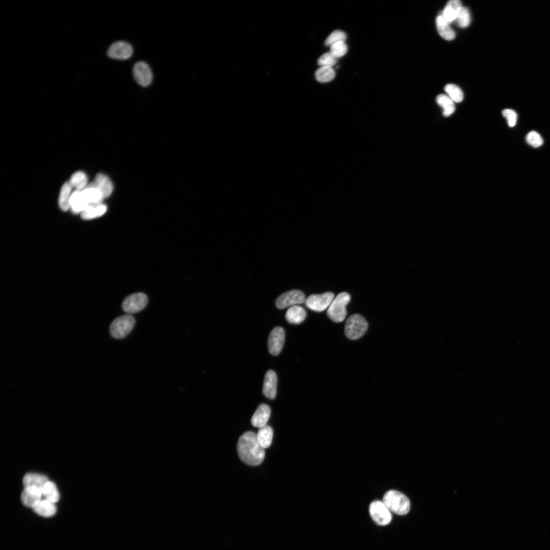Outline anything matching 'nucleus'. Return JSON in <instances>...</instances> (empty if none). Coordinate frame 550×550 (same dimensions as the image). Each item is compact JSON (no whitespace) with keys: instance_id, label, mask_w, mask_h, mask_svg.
Masks as SVG:
<instances>
[{"instance_id":"1","label":"nucleus","mask_w":550,"mask_h":550,"mask_svg":"<svg viewBox=\"0 0 550 550\" xmlns=\"http://www.w3.org/2000/svg\"><path fill=\"white\" fill-rule=\"evenodd\" d=\"M237 448L240 459L247 465L256 466L263 462L264 449L258 442L255 433L247 431L242 435L239 439Z\"/></svg>"},{"instance_id":"2","label":"nucleus","mask_w":550,"mask_h":550,"mask_svg":"<svg viewBox=\"0 0 550 550\" xmlns=\"http://www.w3.org/2000/svg\"><path fill=\"white\" fill-rule=\"evenodd\" d=\"M383 500L389 510L397 515H406L410 510L409 499L402 493L398 491H388L384 495Z\"/></svg>"},{"instance_id":"3","label":"nucleus","mask_w":550,"mask_h":550,"mask_svg":"<svg viewBox=\"0 0 550 550\" xmlns=\"http://www.w3.org/2000/svg\"><path fill=\"white\" fill-rule=\"evenodd\" d=\"M350 300V296L348 293L343 292L338 294L328 308V317L335 323L344 321L347 315L346 307Z\"/></svg>"},{"instance_id":"4","label":"nucleus","mask_w":550,"mask_h":550,"mask_svg":"<svg viewBox=\"0 0 550 550\" xmlns=\"http://www.w3.org/2000/svg\"><path fill=\"white\" fill-rule=\"evenodd\" d=\"M368 323L360 315L351 316L345 326L346 336L350 340H357L362 337L368 330Z\"/></svg>"},{"instance_id":"5","label":"nucleus","mask_w":550,"mask_h":550,"mask_svg":"<svg viewBox=\"0 0 550 550\" xmlns=\"http://www.w3.org/2000/svg\"><path fill=\"white\" fill-rule=\"evenodd\" d=\"M135 325L134 318L130 315L121 316L115 319L110 327L111 336L115 339L126 337L133 329Z\"/></svg>"},{"instance_id":"6","label":"nucleus","mask_w":550,"mask_h":550,"mask_svg":"<svg viewBox=\"0 0 550 550\" xmlns=\"http://www.w3.org/2000/svg\"><path fill=\"white\" fill-rule=\"evenodd\" d=\"M369 511L373 520L379 525L386 526L391 522V513L383 502L373 501L370 506Z\"/></svg>"},{"instance_id":"7","label":"nucleus","mask_w":550,"mask_h":550,"mask_svg":"<svg viewBox=\"0 0 550 550\" xmlns=\"http://www.w3.org/2000/svg\"><path fill=\"white\" fill-rule=\"evenodd\" d=\"M335 298L333 293L327 292L320 295H312L305 301L306 306L316 312H322L329 307Z\"/></svg>"},{"instance_id":"8","label":"nucleus","mask_w":550,"mask_h":550,"mask_svg":"<svg viewBox=\"0 0 550 550\" xmlns=\"http://www.w3.org/2000/svg\"><path fill=\"white\" fill-rule=\"evenodd\" d=\"M148 298L143 293H135L127 297L122 305L125 312L130 314L138 313L142 310L147 305Z\"/></svg>"},{"instance_id":"9","label":"nucleus","mask_w":550,"mask_h":550,"mask_svg":"<svg viewBox=\"0 0 550 550\" xmlns=\"http://www.w3.org/2000/svg\"><path fill=\"white\" fill-rule=\"evenodd\" d=\"M134 53L133 48L125 41H117L109 47L107 54L111 59L118 60H126L130 59Z\"/></svg>"},{"instance_id":"10","label":"nucleus","mask_w":550,"mask_h":550,"mask_svg":"<svg viewBox=\"0 0 550 550\" xmlns=\"http://www.w3.org/2000/svg\"><path fill=\"white\" fill-rule=\"evenodd\" d=\"M304 294L300 291L293 290L280 296L276 301V306L280 309L294 306L305 302Z\"/></svg>"},{"instance_id":"11","label":"nucleus","mask_w":550,"mask_h":550,"mask_svg":"<svg viewBox=\"0 0 550 550\" xmlns=\"http://www.w3.org/2000/svg\"><path fill=\"white\" fill-rule=\"evenodd\" d=\"M285 341V332L280 327L272 330L268 337V349L273 356L279 355L282 351Z\"/></svg>"},{"instance_id":"12","label":"nucleus","mask_w":550,"mask_h":550,"mask_svg":"<svg viewBox=\"0 0 550 550\" xmlns=\"http://www.w3.org/2000/svg\"><path fill=\"white\" fill-rule=\"evenodd\" d=\"M133 75L137 83L143 87L149 86L153 80V74L149 65L144 61H139L134 66Z\"/></svg>"},{"instance_id":"13","label":"nucleus","mask_w":550,"mask_h":550,"mask_svg":"<svg viewBox=\"0 0 550 550\" xmlns=\"http://www.w3.org/2000/svg\"><path fill=\"white\" fill-rule=\"evenodd\" d=\"M87 186L99 190L105 199L109 197L113 191V186L110 179L105 175L99 173L95 179Z\"/></svg>"},{"instance_id":"14","label":"nucleus","mask_w":550,"mask_h":550,"mask_svg":"<svg viewBox=\"0 0 550 550\" xmlns=\"http://www.w3.org/2000/svg\"><path fill=\"white\" fill-rule=\"evenodd\" d=\"M278 377L277 374L272 370L267 372L265 374L262 392L268 399L273 400L277 395Z\"/></svg>"},{"instance_id":"15","label":"nucleus","mask_w":550,"mask_h":550,"mask_svg":"<svg viewBox=\"0 0 550 550\" xmlns=\"http://www.w3.org/2000/svg\"><path fill=\"white\" fill-rule=\"evenodd\" d=\"M43 497L42 489L35 487H24L21 494V501L24 505L30 508L33 507Z\"/></svg>"},{"instance_id":"16","label":"nucleus","mask_w":550,"mask_h":550,"mask_svg":"<svg viewBox=\"0 0 550 550\" xmlns=\"http://www.w3.org/2000/svg\"><path fill=\"white\" fill-rule=\"evenodd\" d=\"M270 415V409L266 404H261L257 408L252 419V425L260 428L267 425Z\"/></svg>"},{"instance_id":"17","label":"nucleus","mask_w":550,"mask_h":550,"mask_svg":"<svg viewBox=\"0 0 550 550\" xmlns=\"http://www.w3.org/2000/svg\"><path fill=\"white\" fill-rule=\"evenodd\" d=\"M33 511L40 516L50 518L54 516L57 512V507L54 503L46 499H42L32 508Z\"/></svg>"},{"instance_id":"18","label":"nucleus","mask_w":550,"mask_h":550,"mask_svg":"<svg viewBox=\"0 0 550 550\" xmlns=\"http://www.w3.org/2000/svg\"><path fill=\"white\" fill-rule=\"evenodd\" d=\"M463 6L459 0L448 2L441 15L449 24L455 21L457 16Z\"/></svg>"},{"instance_id":"19","label":"nucleus","mask_w":550,"mask_h":550,"mask_svg":"<svg viewBox=\"0 0 550 550\" xmlns=\"http://www.w3.org/2000/svg\"><path fill=\"white\" fill-rule=\"evenodd\" d=\"M89 206L81 191L75 190L72 193L70 201V209L73 213H82Z\"/></svg>"},{"instance_id":"20","label":"nucleus","mask_w":550,"mask_h":550,"mask_svg":"<svg viewBox=\"0 0 550 550\" xmlns=\"http://www.w3.org/2000/svg\"><path fill=\"white\" fill-rule=\"evenodd\" d=\"M81 191L84 198L90 206L101 204L105 199L102 193L95 188L87 186Z\"/></svg>"},{"instance_id":"21","label":"nucleus","mask_w":550,"mask_h":550,"mask_svg":"<svg viewBox=\"0 0 550 550\" xmlns=\"http://www.w3.org/2000/svg\"><path fill=\"white\" fill-rule=\"evenodd\" d=\"M306 316L305 310L302 307L296 305L288 309L286 317L290 323L297 325L302 323L305 320Z\"/></svg>"},{"instance_id":"22","label":"nucleus","mask_w":550,"mask_h":550,"mask_svg":"<svg viewBox=\"0 0 550 550\" xmlns=\"http://www.w3.org/2000/svg\"><path fill=\"white\" fill-rule=\"evenodd\" d=\"M73 187L69 182H66L61 188L59 198V206L60 208L64 212H66L70 209V201L72 193Z\"/></svg>"},{"instance_id":"23","label":"nucleus","mask_w":550,"mask_h":550,"mask_svg":"<svg viewBox=\"0 0 550 550\" xmlns=\"http://www.w3.org/2000/svg\"><path fill=\"white\" fill-rule=\"evenodd\" d=\"M437 27L439 34L447 41H452L455 37L454 31L449 25V23L441 16H439L436 20Z\"/></svg>"},{"instance_id":"24","label":"nucleus","mask_w":550,"mask_h":550,"mask_svg":"<svg viewBox=\"0 0 550 550\" xmlns=\"http://www.w3.org/2000/svg\"><path fill=\"white\" fill-rule=\"evenodd\" d=\"M107 210V207L103 204L88 207L81 213V217L84 220H91L102 216Z\"/></svg>"},{"instance_id":"25","label":"nucleus","mask_w":550,"mask_h":550,"mask_svg":"<svg viewBox=\"0 0 550 550\" xmlns=\"http://www.w3.org/2000/svg\"><path fill=\"white\" fill-rule=\"evenodd\" d=\"M256 436L258 442L264 449L270 447L273 438V430L270 426L266 425L259 428Z\"/></svg>"},{"instance_id":"26","label":"nucleus","mask_w":550,"mask_h":550,"mask_svg":"<svg viewBox=\"0 0 550 550\" xmlns=\"http://www.w3.org/2000/svg\"><path fill=\"white\" fill-rule=\"evenodd\" d=\"M48 481V478L45 476L28 474L24 477L23 483L24 487H35L42 489Z\"/></svg>"},{"instance_id":"27","label":"nucleus","mask_w":550,"mask_h":550,"mask_svg":"<svg viewBox=\"0 0 550 550\" xmlns=\"http://www.w3.org/2000/svg\"><path fill=\"white\" fill-rule=\"evenodd\" d=\"M42 492L45 499L54 503L59 500V492L54 483L49 481L42 488Z\"/></svg>"},{"instance_id":"28","label":"nucleus","mask_w":550,"mask_h":550,"mask_svg":"<svg viewBox=\"0 0 550 550\" xmlns=\"http://www.w3.org/2000/svg\"><path fill=\"white\" fill-rule=\"evenodd\" d=\"M437 104L443 109V115L445 117H449L455 111V108L454 102L445 95H440L436 98Z\"/></svg>"},{"instance_id":"29","label":"nucleus","mask_w":550,"mask_h":550,"mask_svg":"<svg viewBox=\"0 0 550 550\" xmlns=\"http://www.w3.org/2000/svg\"><path fill=\"white\" fill-rule=\"evenodd\" d=\"M69 183L73 188L76 190L82 191L88 185V178L86 175L83 172H76L71 177Z\"/></svg>"},{"instance_id":"30","label":"nucleus","mask_w":550,"mask_h":550,"mask_svg":"<svg viewBox=\"0 0 550 550\" xmlns=\"http://www.w3.org/2000/svg\"><path fill=\"white\" fill-rule=\"evenodd\" d=\"M448 96L455 103H460L464 99V94L461 89L454 84H448L445 87Z\"/></svg>"},{"instance_id":"31","label":"nucleus","mask_w":550,"mask_h":550,"mask_svg":"<svg viewBox=\"0 0 550 550\" xmlns=\"http://www.w3.org/2000/svg\"><path fill=\"white\" fill-rule=\"evenodd\" d=\"M317 80L320 83H327L335 77V72L332 67H321L315 73Z\"/></svg>"},{"instance_id":"32","label":"nucleus","mask_w":550,"mask_h":550,"mask_svg":"<svg viewBox=\"0 0 550 550\" xmlns=\"http://www.w3.org/2000/svg\"><path fill=\"white\" fill-rule=\"evenodd\" d=\"M455 21L458 26L461 28H464L468 27L471 21L469 10L463 7L459 13H458Z\"/></svg>"},{"instance_id":"33","label":"nucleus","mask_w":550,"mask_h":550,"mask_svg":"<svg viewBox=\"0 0 550 550\" xmlns=\"http://www.w3.org/2000/svg\"><path fill=\"white\" fill-rule=\"evenodd\" d=\"M348 48L344 42H339L330 46V53L337 59L346 54Z\"/></svg>"},{"instance_id":"34","label":"nucleus","mask_w":550,"mask_h":550,"mask_svg":"<svg viewBox=\"0 0 550 550\" xmlns=\"http://www.w3.org/2000/svg\"><path fill=\"white\" fill-rule=\"evenodd\" d=\"M346 39V34L342 31L336 30L332 32L325 41V44L327 46H331L333 44L339 42H344Z\"/></svg>"},{"instance_id":"35","label":"nucleus","mask_w":550,"mask_h":550,"mask_svg":"<svg viewBox=\"0 0 550 550\" xmlns=\"http://www.w3.org/2000/svg\"><path fill=\"white\" fill-rule=\"evenodd\" d=\"M318 63L321 67H332L337 63V58L330 52L326 53L318 59Z\"/></svg>"},{"instance_id":"36","label":"nucleus","mask_w":550,"mask_h":550,"mask_svg":"<svg viewBox=\"0 0 550 550\" xmlns=\"http://www.w3.org/2000/svg\"><path fill=\"white\" fill-rule=\"evenodd\" d=\"M526 141L530 145L535 148L541 146L543 143L541 136L535 131H531L527 134Z\"/></svg>"},{"instance_id":"37","label":"nucleus","mask_w":550,"mask_h":550,"mask_svg":"<svg viewBox=\"0 0 550 550\" xmlns=\"http://www.w3.org/2000/svg\"><path fill=\"white\" fill-rule=\"evenodd\" d=\"M502 115L506 119L509 127L515 126L517 121V114L514 110L505 109L502 111Z\"/></svg>"}]
</instances>
